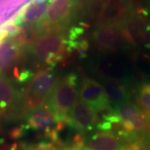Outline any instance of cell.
I'll use <instances>...</instances> for the list:
<instances>
[{
	"mask_svg": "<svg viewBox=\"0 0 150 150\" xmlns=\"http://www.w3.org/2000/svg\"><path fill=\"white\" fill-rule=\"evenodd\" d=\"M103 120L117 129L116 134L129 144L139 139L149 130L148 115L136 103L128 101L112 107Z\"/></svg>",
	"mask_w": 150,
	"mask_h": 150,
	"instance_id": "cell-1",
	"label": "cell"
},
{
	"mask_svg": "<svg viewBox=\"0 0 150 150\" xmlns=\"http://www.w3.org/2000/svg\"><path fill=\"white\" fill-rule=\"evenodd\" d=\"M79 76L68 73L57 78L53 88L46 98L43 105L54 114L59 123L66 122L71 108L79 96Z\"/></svg>",
	"mask_w": 150,
	"mask_h": 150,
	"instance_id": "cell-2",
	"label": "cell"
},
{
	"mask_svg": "<svg viewBox=\"0 0 150 150\" xmlns=\"http://www.w3.org/2000/svg\"><path fill=\"white\" fill-rule=\"evenodd\" d=\"M65 50L66 39L59 31L41 34L28 47V53L34 61L51 68L63 59Z\"/></svg>",
	"mask_w": 150,
	"mask_h": 150,
	"instance_id": "cell-3",
	"label": "cell"
},
{
	"mask_svg": "<svg viewBox=\"0 0 150 150\" xmlns=\"http://www.w3.org/2000/svg\"><path fill=\"white\" fill-rule=\"evenodd\" d=\"M61 123L44 105H40L26 111L23 123L17 134L19 135L27 131H34L42 133L52 140L57 141L58 132L62 127Z\"/></svg>",
	"mask_w": 150,
	"mask_h": 150,
	"instance_id": "cell-4",
	"label": "cell"
},
{
	"mask_svg": "<svg viewBox=\"0 0 150 150\" xmlns=\"http://www.w3.org/2000/svg\"><path fill=\"white\" fill-rule=\"evenodd\" d=\"M120 28L129 45L150 49V20L145 13L129 14L124 18Z\"/></svg>",
	"mask_w": 150,
	"mask_h": 150,
	"instance_id": "cell-5",
	"label": "cell"
},
{
	"mask_svg": "<svg viewBox=\"0 0 150 150\" xmlns=\"http://www.w3.org/2000/svg\"><path fill=\"white\" fill-rule=\"evenodd\" d=\"M74 7L73 0H51L44 16L38 22V30L41 34L59 32V28L69 22Z\"/></svg>",
	"mask_w": 150,
	"mask_h": 150,
	"instance_id": "cell-6",
	"label": "cell"
},
{
	"mask_svg": "<svg viewBox=\"0 0 150 150\" xmlns=\"http://www.w3.org/2000/svg\"><path fill=\"white\" fill-rule=\"evenodd\" d=\"M56 80V73L53 68L40 70L35 74L32 79L26 95L28 109L43 105V103L53 88Z\"/></svg>",
	"mask_w": 150,
	"mask_h": 150,
	"instance_id": "cell-7",
	"label": "cell"
},
{
	"mask_svg": "<svg viewBox=\"0 0 150 150\" xmlns=\"http://www.w3.org/2000/svg\"><path fill=\"white\" fill-rule=\"evenodd\" d=\"M79 98L95 113L111 109V103L103 86L90 78H84L82 81Z\"/></svg>",
	"mask_w": 150,
	"mask_h": 150,
	"instance_id": "cell-8",
	"label": "cell"
},
{
	"mask_svg": "<svg viewBox=\"0 0 150 150\" xmlns=\"http://www.w3.org/2000/svg\"><path fill=\"white\" fill-rule=\"evenodd\" d=\"M93 40L103 51L116 52L129 48V43L121 28L116 24H102L93 33Z\"/></svg>",
	"mask_w": 150,
	"mask_h": 150,
	"instance_id": "cell-9",
	"label": "cell"
},
{
	"mask_svg": "<svg viewBox=\"0 0 150 150\" xmlns=\"http://www.w3.org/2000/svg\"><path fill=\"white\" fill-rule=\"evenodd\" d=\"M25 105L27 102L23 93L17 89L7 76L0 74V111L13 116L21 112Z\"/></svg>",
	"mask_w": 150,
	"mask_h": 150,
	"instance_id": "cell-10",
	"label": "cell"
},
{
	"mask_svg": "<svg viewBox=\"0 0 150 150\" xmlns=\"http://www.w3.org/2000/svg\"><path fill=\"white\" fill-rule=\"evenodd\" d=\"M66 123L76 132L85 134L93 130L98 122L97 113L92 111L78 96L69 113Z\"/></svg>",
	"mask_w": 150,
	"mask_h": 150,
	"instance_id": "cell-11",
	"label": "cell"
},
{
	"mask_svg": "<svg viewBox=\"0 0 150 150\" xmlns=\"http://www.w3.org/2000/svg\"><path fill=\"white\" fill-rule=\"evenodd\" d=\"M77 144L88 150H129L127 142L112 131H98L82 139Z\"/></svg>",
	"mask_w": 150,
	"mask_h": 150,
	"instance_id": "cell-12",
	"label": "cell"
},
{
	"mask_svg": "<svg viewBox=\"0 0 150 150\" xmlns=\"http://www.w3.org/2000/svg\"><path fill=\"white\" fill-rule=\"evenodd\" d=\"M101 84L107 92L111 108L130 101V91L125 81L112 78H104Z\"/></svg>",
	"mask_w": 150,
	"mask_h": 150,
	"instance_id": "cell-13",
	"label": "cell"
},
{
	"mask_svg": "<svg viewBox=\"0 0 150 150\" xmlns=\"http://www.w3.org/2000/svg\"><path fill=\"white\" fill-rule=\"evenodd\" d=\"M23 44L18 39L7 38L0 43V74L8 69L19 59Z\"/></svg>",
	"mask_w": 150,
	"mask_h": 150,
	"instance_id": "cell-14",
	"label": "cell"
},
{
	"mask_svg": "<svg viewBox=\"0 0 150 150\" xmlns=\"http://www.w3.org/2000/svg\"><path fill=\"white\" fill-rule=\"evenodd\" d=\"M136 100L141 108L150 112V83L143 82L137 88Z\"/></svg>",
	"mask_w": 150,
	"mask_h": 150,
	"instance_id": "cell-15",
	"label": "cell"
},
{
	"mask_svg": "<svg viewBox=\"0 0 150 150\" xmlns=\"http://www.w3.org/2000/svg\"><path fill=\"white\" fill-rule=\"evenodd\" d=\"M56 145L47 141H40L33 144H23L17 150H62Z\"/></svg>",
	"mask_w": 150,
	"mask_h": 150,
	"instance_id": "cell-16",
	"label": "cell"
},
{
	"mask_svg": "<svg viewBox=\"0 0 150 150\" xmlns=\"http://www.w3.org/2000/svg\"><path fill=\"white\" fill-rule=\"evenodd\" d=\"M129 150H150V130H148L139 139L130 144Z\"/></svg>",
	"mask_w": 150,
	"mask_h": 150,
	"instance_id": "cell-17",
	"label": "cell"
},
{
	"mask_svg": "<svg viewBox=\"0 0 150 150\" xmlns=\"http://www.w3.org/2000/svg\"><path fill=\"white\" fill-rule=\"evenodd\" d=\"M0 31L4 33L7 35V37L13 38L19 33L20 28L15 23L14 19H13V20H10V21H8L7 23H5L4 25H2L0 27Z\"/></svg>",
	"mask_w": 150,
	"mask_h": 150,
	"instance_id": "cell-18",
	"label": "cell"
},
{
	"mask_svg": "<svg viewBox=\"0 0 150 150\" xmlns=\"http://www.w3.org/2000/svg\"><path fill=\"white\" fill-rule=\"evenodd\" d=\"M33 77V73L31 70H23L19 74L18 79L19 82L23 83V82H27L29 79H31Z\"/></svg>",
	"mask_w": 150,
	"mask_h": 150,
	"instance_id": "cell-19",
	"label": "cell"
},
{
	"mask_svg": "<svg viewBox=\"0 0 150 150\" xmlns=\"http://www.w3.org/2000/svg\"><path fill=\"white\" fill-rule=\"evenodd\" d=\"M62 150H88L85 147H83V145L79 144H76L75 145H73L71 147H67V148H64Z\"/></svg>",
	"mask_w": 150,
	"mask_h": 150,
	"instance_id": "cell-20",
	"label": "cell"
},
{
	"mask_svg": "<svg viewBox=\"0 0 150 150\" xmlns=\"http://www.w3.org/2000/svg\"><path fill=\"white\" fill-rule=\"evenodd\" d=\"M35 1V3L36 4H44V3H46L47 1L48 0H34Z\"/></svg>",
	"mask_w": 150,
	"mask_h": 150,
	"instance_id": "cell-21",
	"label": "cell"
},
{
	"mask_svg": "<svg viewBox=\"0 0 150 150\" xmlns=\"http://www.w3.org/2000/svg\"><path fill=\"white\" fill-rule=\"evenodd\" d=\"M148 122H149V126L150 127V112H149V115H148Z\"/></svg>",
	"mask_w": 150,
	"mask_h": 150,
	"instance_id": "cell-22",
	"label": "cell"
},
{
	"mask_svg": "<svg viewBox=\"0 0 150 150\" xmlns=\"http://www.w3.org/2000/svg\"><path fill=\"white\" fill-rule=\"evenodd\" d=\"M0 114H1V111H0Z\"/></svg>",
	"mask_w": 150,
	"mask_h": 150,
	"instance_id": "cell-23",
	"label": "cell"
}]
</instances>
